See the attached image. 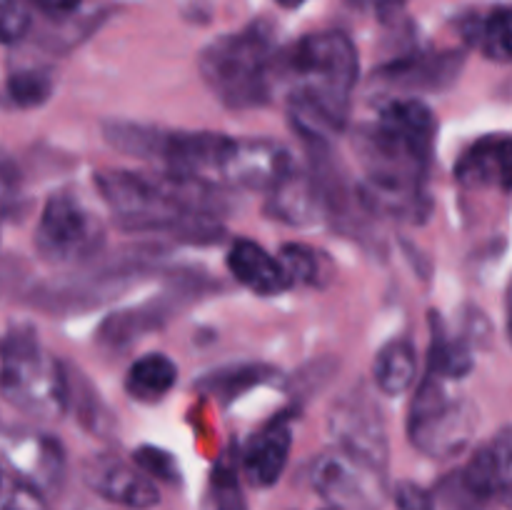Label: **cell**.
I'll use <instances>...</instances> for the list:
<instances>
[{
	"label": "cell",
	"instance_id": "1",
	"mask_svg": "<svg viewBox=\"0 0 512 510\" xmlns=\"http://www.w3.org/2000/svg\"><path fill=\"white\" fill-rule=\"evenodd\" d=\"M360 55L343 30H320L278 55V83L288 85V120L305 145H330L348 128Z\"/></svg>",
	"mask_w": 512,
	"mask_h": 510
},
{
	"label": "cell",
	"instance_id": "2",
	"mask_svg": "<svg viewBox=\"0 0 512 510\" xmlns=\"http://www.w3.org/2000/svg\"><path fill=\"white\" fill-rule=\"evenodd\" d=\"M280 48L270 25L250 23L220 35L200 53L198 70L213 98L228 110L263 108L278 85Z\"/></svg>",
	"mask_w": 512,
	"mask_h": 510
},
{
	"label": "cell",
	"instance_id": "3",
	"mask_svg": "<svg viewBox=\"0 0 512 510\" xmlns=\"http://www.w3.org/2000/svg\"><path fill=\"white\" fill-rule=\"evenodd\" d=\"M438 120L420 98H390L378 118L355 138L368 173H400L428 178L433 165Z\"/></svg>",
	"mask_w": 512,
	"mask_h": 510
},
{
	"label": "cell",
	"instance_id": "4",
	"mask_svg": "<svg viewBox=\"0 0 512 510\" xmlns=\"http://www.w3.org/2000/svg\"><path fill=\"white\" fill-rule=\"evenodd\" d=\"M0 395L35 418L53 420L68 410L65 365L45 353L30 325H13L0 340Z\"/></svg>",
	"mask_w": 512,
	"mask_h": 510
},
{
	"label": "cell",
	"instance_id": "5",
	"mask_svg": "<svg viewBox=\"0 0 512 510\" xmlns=\"http://www.w3.org/2000/svg\"><path fill=\"white\" fill-rule=\"evenodd\" d=\"M480 415L473 400L450 395L445 380L425 373L415 388L408 415V438L428 458H453L463 453L478 430Z\"/></svg>",
	"mask_w": 512,
	"mask_h": 510
},
{
	"label": "cell",
	"instance_id": "6",
	"mask_svg": "<svg viewBox=\"0 0 512 510\" xmlns=\"http://www.w3.org/2000/svg\"><path fill=\"white\" fill-rule=\"evenodd\" d=\"M105 225L75 190H55L43 205L35 228V250L45 263L75 265L100 253Z\"/></svg>",
	"mask_w": 512,
	"mask_h": 510
},
{
	"label": "cell",
	"instance_id": "7",
	"mask_svg": "<svg viewBox=\"0 0 512 510\" xmlns=\"http://www.w3.org/2000/svg\"><path fill=\"white\" fill-rule=\"evenodd\" d=\"M0 473L38 495L58 493L65 480V448L58 438L30 428L0 430Z\"/></svg>",
	"mask_w": 512,
	"mask_h": 510
},
{
	"label": "cell",
	"instance_id": "8",
	"mask_svg": "<svg viewBox=\"0 0 512 510\" xmlns=\"http://www.w3.org/2000/svg\"><path fill=\"white\" fill-rule=\"evenodd\" d=\"M328 428L338 443L335 448L363 460L370 468L383 470V473L388 470V428H385L380 405L363 383L335 400L328 415Z\"/></svg>",
	"mask_w": 512,
	"mask_h": 510
},
{
	"label": "cell",
	"instance_id": "9",
	"mask_svg": "<svg viewBox=\"0 0 512 510\" xmlns=\"http://www.w3.org/2000/svg\"><path fill=\"white\" fill-rule=\"evenodd\" d=\"M310 483L330 508L380 510L385 503V473L370 468L345 450H325L310 468Z\"/></svg>",
	"mask_w": 512,
	"mask_h": 510
},
{
	"label": "cell",
	"instance_id": "10",
	"mask_svg": "<svg viewBox=\"0 0 512 510\" xmlns=\"http://www.w3.org/2000/svg\"><path fill=\"white\" fill-rule=\"evenodd\" d=\"M465 55L460 50H413L388 60L373 73V83L395 98H418V93H443L458 80Z\"/></svg>",
	"mask_w": 512,
	"mask_h": 510
},
{
	"label": "cell",
	"instance_id": "11",
	"mask_svg": "<svg viewBox=\"0 0 512 510\" xmlns=\"http://www.w3.org/2000/svg\"><path fill=\"white\" fill-rule=\"evenodd\" d=\"M360 205L368 215L403 220V223H425L433 210L428 178L400 173H368L355 185Z\"/></svg>",
	"mask_w": 512,
	"mask_h": 510
},
{
	"label": "cell",
	"instance_id": "12",
	"mask_svg": "<svg viewBox=\"0 0 512 510\" xmlns=\"http://www.w3.org/2000/svg\"><path fill=\"white\" fill-rule=\"evenodd\" d=\"M295 165L285 145L268 138H233L223 165H220V188L268 190Z\"/></svg>",
	"mask_w": 512,
	"mask_h": 510
},
{
	"label": "cell",
	"instance_id": "13",
	"mask_svg": "<svg viewBox=\"0 0 512 510\" xmlns=\"http://www.w3.org/2000/svg\"><path fill=\"white\" fill-rule=\"evenodd\" d=\"M83 480L103 500L133 510H148L160 503V490L138 465L125 463L118 455H95L85 463Z\"/></svg>",
	"mask_w": 512,
	"mask_h": 510
},
{
	"label": "cell",
	"instance_id": "14",
	"mask_svg": "<svg viewBox=\"0 0 512 510\" xmlns=\"http://www.w3.org/2000/svg\"><path fill=\"white\" fill-rule=\"evenodd\" d=\"M290 448H293V420L283 413L260 428L248 440L243 453H238L248 483L255 488H273L288 465Z\"/></svg>",
	"mask_w": 512,
	"mask_h": 510
},
{
	"label": "cell",
	"instance_id": "15",
	"mask_svg": "<svg viewBox=\"0 0 512 510\" xmlns=\"http://www.w3.org/2000/svg\"><path fill=\"white\" fill-rule=\"evenodd\" d=\"M463 488L488 505L490 500L508 503L512 480V435L510 428H503L493 438V443L483 445L458 473Z\"/></svg>",
	"mask_w": 512,
	"mask_h": 510
},
{
	"label": "cell",
	"instance_id": "16",
	"mask_svg": "<svg viewBox=\"0 0 512 510\" xmlns=\"http://www.w3.org/2000/svg\"><path fill=\"white\" fill-rule=\"evenodd\" d=\"M265 193H268L265 195V215L278 223L305 228L323 218L318 185H315L310 170L300 168L298 163Z\"/></svg>",
	"mask_w": 512,
	"mask_h": 510
},
{
	"label": "cell",
	"instance_id": "17",
	"mask_svg": "<svg viewBox=\"0 0 512 510\" xmlns=\"http://www.w3.org/2000/svg\"><path fill=\"white\" fill-rule=\"evenodd\" d=\"M455 178L468 188L510 190V138L485 135L475 140L455 165Z\"/></svg>",
	"mask_w": 512,
	"mask_h": 510
},
{
	"label": "cell",
	"instance_id": "18",
	"mask_svg": "<svg viewBox=\"0 0 512 510\" xmlns=\"http://www.w3.org/2000/svg\"><path fill=\"white\" fill-rule=\"evenodd\" d=\"M228 270L240 285L258 295H280L290 288L278 258L270 255L263 245L248 238H238L228 250Z\"/></svg>",
	"mask_w": 512,
	"mask_h": 510
},
{
	"label": "cell",
	"instance_id": "19",
	"mask_svg": "<svg viewBox=\"0 0 512 510\" xmlns=\"http://www.w3.org/2000/svg\"><path fill=\"white\" fill-rule=\"evenodd\" d=\"M460 35L470 45L480 48L493 63H510L512 58V28L510 8L505 3L493 5L488 13H468L460 20Z\"/></svg>",
	"mask_w": 512,
	"mask_h": 510
},
{
	"label": "cell",
	"instance_id": "20",
	"mask_svg": "<svg viewBox=\"0 0 512 510\" xmlns=\"http://www.w3.org/2000/svg\"><path fill=\"white\" fill-rule=\"evenodd\" d=\"M430 340L428 373L448 380H463L475 368V345L465 335H450L438 313H430Z\"/></svg>",
	"mask_w": 512,
	"mask_h": 510
},
{
	"label": "cell",
	"instance_id": "21",
	"mask_svg": "<svg viewBox=\"0 0 512 510\" xmlns=\"http://www.w3.org/2000/svg\"><path fill=\"white\" fill-rule=\"evenodd\" d=\"M275 375H278V370L265 363H233L208 370L195 383V390L208 395V398H218L223 403H230V400L240 398L248 390L260 388L265 383H273Z\"/></svg>",
	"mask_w": 512,
	"mask_h": 510
},
{
	"label": "cell",
	"instance_id": "22",
	"mask_svg": "<svg viewBox=\"0 0 512 510\" xmlns=\"http://www.w3.org/2000/svg\"><path fill=\"white\" fill-rule=\"evenodd\" d=\"M415 378H418V355L410 340H390L378 350L373 363V380L380 393L398 398L413 388Z\"/></svg>",
	"mask_w": 512,
	"mask_h": 510
},
{
	"label": "cell",
	"instance_id": "23",
	"mask_svg": "<svg viewBox=\"0 0 512 510\" xmlns=\"http://www.w3.org/2000/svg\"><path fill=\"white\" fill-rule=\"evenodd\" d=\"M178 383V365L163 353H148L135 360L125 375V390L140 403H158Z\"/></svg>",
	"mask_w": 512,
	"mask_h": 510
},
{
	"label": "cell",
	"instance_id": "24",
	"mask_svg": "<svg viewBox=\"0 0 512 510\" xmlns=\"http://www.w3.org/2000/svg\"><path fill=\"white\" fill-rule=\"evenodd\" d=\"M168 315L170 308L163 300H153V303L138 305V308L123 310V313H115L113 318H108L100 325V343L108 345L110 350L128 348L130 343L143 338V333L163 325Z\"/></svg>",
	"mask_w": 512,
	"mask_h": 510
},
{
	"label": "cell",
	"instance_id": "25",
	"mask_svg": "<svg viewBox=\"0 0 512 510\" xmlns=\"http://www.w3.org/2000/svg\"><path fill=\"white\" fill-rule=\"evenodd\" d=\"M65 380H68V410H73L78 423L100 438L115 433V413L103 403L88 378L78 368L65 365Z\"/></svg>",
	"mask_w": 512,
	"mask_h": 510
},
{
	"label": "cell",
	"instance_id": "26",
	"mask_svg": "<svg viewBox=\"0 0 512 510\" xmlns=\"http://www.w3.org/2000/svg\"><path fill=\"white\" fill-rule=\"evenodd\" d=\"M55 88L53 73L45 68H23L13 70L5 80V98L10 100V105L20 110L40 108L50 100Z\"/></svg>",
	"mask_w": 512,
	"mask_h": 510
},
{
	"label": "cell",
	"instance_id": "27",
	"mask_svg": "<svg viewBox=\"0 0 512 510\" xmlns=\"http://www.w3.org/2000/svg\"><path fill=\"white\" fill-rule=\"evenodd\" d=\"M238 450H228L213 470V500L215 510H248L243 488H240Z\"/></svg>",
	"mask_w": 512,
	"mask_h": 510
},
{
	"label": "cell",
	"instance_id": "28",
	"mask_svg": "<svg viewBox=\"0 0 512 510\" xmlns=\"http://www.w3.org/2000/svg\"><path fill=\"white\" fill-rule=\"evenodd\" d=\"M278 263L290 285H313L320 275V258L310 245H283L278 253Z\"/></svg>",
	"mask_w": 512,
	"mask_h": 510
},
{
	"label": "cell",
	"instance_id": "29",
	"mask_svg": "<svg viewBox=\"0 0 512 510\" xmlns=\"http://www.w3.org/2000/svg\"><path fill=\"white\" fill-rule=\"evenodd\" d=\"M133 460L148 478L163 480V483H178L180 480L178 460L168 450L155 448V445H140L133 453Z\"/></svg>",
	"mask_w": 512,
	"mask_h": 510
},
{
	"label": "cell",
	"instance_id": "30",
	"mask_svg": "<svg viewBox=\"0 0 512 510\" xmlns=\"http://www.w3.org/2000/svg\"><path fill=\"white\" fill-rule=\"evenodd\" d=\"M25 205L23 180L8 153L0 150V218L20 213Z\"/></svg>",
	"mask_w": 512,
	"mask_h": 510
},
{
	"label": "cell",
	"instance_id": "31",
	"mask_svg": "<svg viewBox=\"0 0 512 510\" xmlns=\"http://www.w3.org/2000/svg\"><path fill=\"white\" fill-rule=\"evenodd\" d=\"M30 28L28 10L20 0H0V43L13 45L25 38Z\"/></svg>",
	"mask_w": 512,
	"mask_h": 510
},
{
	"label": "cell",
	"instance_id": "32",
	"mask_svg": "<svg viewBox=\"0 0 512 510\" xmlns=\"http://www.w3.org/2000/svg\"><path fill=\"white\" fill-rule=\"evenodd\" d=\"M395 510H435V495L413 480H400L393 488Z\"/></svg>",
	"mask_w": 512,
	"mask_h": 510
},
{
	"label": "cell",
	"instance_id": "33",
	"mask_svg": "<svg viewBox=\"0 0 512 510\" xmlns=\"http://www.w3.org/2000/svg\"><path fill=\"white\" fill-rule=\"evenodd\" d=\"M0 510H48V505H45L43 495H38L35 490L5 480V485L0 488Z\"/></svg>",
	"mask_w": 512,
	"mask_h": 510
},
{
	"label": "cell",
	"instance_id": "34",
	"mask_svg": "<svg viewBox=\"0 0 512 510\" xmlns=\"http://www.w3.org/2000/svg\"><path fill=\"white\" fill-rule=\"evenodd\" d=\"M438 498L443 503V510H485L480 500H475L460 483L458 473L445 478L438 488Z\"/></svg>",
	"mask_w": 512,
	"mask_h": 510
},
{
	"label": "cell",
	"instance_id": "35",
	"mask_svg": "<svg viewBox=\"0 0 512 510\" xmlns=\"http://www.w3.org/2000/svg\"><path fill=\"white\" fill-rule=\"evenodd\" d=\"M38 10H43L50 18H65L80 8V0H30Z\"/></svg>",
	"mask_w": 512,
	"mask_h": 510
},
{
	"label": "cell",
	"instance_id": "36",
	"mask_svg": "<svg viewBox=\"0 0 512 510\" xmlns=\"http://www.w3.org/2000/svg\"><path fill=\"white\" fill-rule=\"evenodd\" d=\"M350 5L355 8H363V10H390V8H398L403 5L405 0H348Z\"/></svg>",
	"mask_w": 512,
	"mask_h": 510
},
{
	"label": "cell",
	"instance_id": "37",
	"mask_svg": "<svg viewBox=\"0 0 512 510\" xmlns=\"http://www.w3.org/2000/svg\"><path fill=\"white\" fill-rule=\"evenodd\" d=\"M278 5H283V8H300L303 3H308V0H275Z\"/></svg>",
	"mask_w": 512,
	"mask_h": 510
},
{
	"label": "cell",
	"instance_id": "38",
	"mask_svg": "<svg viewBox=\"0 0 512 510\" xmlns=\"http://www.w3.org/2000/svg\"><path fill=\"white\" fill-rule=\"evenodd\" d=\"M80 510H100V508H93V505H90V508H80Z\"/></svg>",
	"mask_w": 512,
	"mask_h": 510
},
{
	"label": "cell",
	"instance_id": "39",
	"mask_svg": "<svg viewBox=\"0 0 512 510\" xmlns=\"http://www.w3.org/2000/svg\"><path fill=\"white\" fill-rule=\"evenodd\" d=\"M323 510H338V508H330V505H328V508H323Z\"/></svg>",
	"mask_w": 512,
	"mask_h": 510
}]
</instances>
